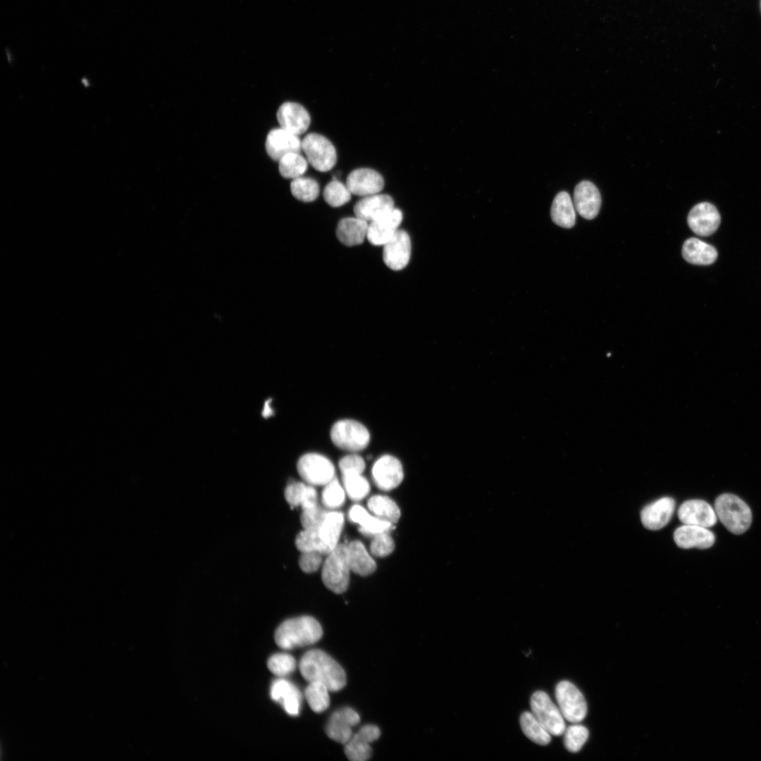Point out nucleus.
<instances>
[{"label":"nucleus","mask_w":761,"mask_h":761,"mask_svg":"<svg viewBox=\"0 0 761 761\" xmlns=\"http://www.w3.org/2000/svg\"><path fill=\"white\" fill-rule=\"evenodd\" d=\"M290 191L297 199L304 202H310L318 197L320 189L318 182L314 179L300 176L292 180Z\"/></svg>","instance_id":"4c0bfd02"},{"label":"nucleus","mask_w":761,"mask_h":761,"mask_svg":"<svg viewBox=\"0 0 761 761\" xmlns=\"http://www.w3.org/2000/svg\"><path fill=\"white\" fill-rule=\"evenodd\" d=\"M682 256L690 264L710 265L717 259V252L713 246L698 238L691 237L683 245Z\"/></svg>","instance_id":"bb28decb"},{"label":"nucleus","mask_w":761,"mask_h":761,"mask_svg":"<svg viewBox=\"0 0 761 761\" xmlns=\"http://www.w3.org/2000/svg\"><path fill=\"white\" fill-rule=\"evenodd\" d=\"M675 509V501L663 497L646 505L641 512L643 525L650 530H660L670 521Z\"/></svg>","instance_id":"412c9836"},{"label":"nucleus","mask_w":761,"mask_h":761,"mask_svg":"<svg viewBox=\"0 0 761 761\" xmlns=\"http://www.w3.org/2000/svg\"><path fill=\"white\" fill-rule=\"evenodd\" d=\"M373 480L383 490H390L402 482L403 469L400 462L395 457L385 454L378 458L371 470Z\"/></svg>","instance_id":"9b49d317"},{"label":"nucleus","mask_w":761,"mask_h":761,"mask_svg":"<svg viewBox=\"0 0 761 761\" xmlns=\"http://www.w3.org/2000/svg\"><path fill=\"white\" fill-rule=\"evenodd\" d=\"M402 221V211L393 207L369 223L367 240L373 245L383 246L399 230Z\"/></svg>","instance_id":"9d476101"},{"label":"nucleus","mask_w":761,"mask_h":761,"mask_svg":"<svg viewBox=\"0 0 761 761\" xmlns=\"http://www.w3.org/2000/svg\"><path fill=\"white\" fill-rule=\"evenodd\" d=\"M360 721L358 713L349 707L335 711L330 717L326 732L333 741L345 744L352 736V727Z\"/></svg>","instance_id":"dca6fc26"},{"label":"nucleus","mask_w":761,"mask_h":761,"mask_svg":"<svg viewBox=\"0 0 761 761\" xmlns=\"http://www.w3.org/2000/svg\"><path fill=\"white\" fill-rule=\"evenodd\" d=\"M574 204L579 214L590 220L598 214L601 196L598 189L591 182L583 180L578 183L574 192Z\"/></svg>","instance_id":"aec40b11"},{"label":"nucleus","mask_w":761,"mask_h":761,"mask_svg":"<svg viewBox=\"0 0 761 761\" xmlns=\"http://www.w3.org/2000/svg\"><path fill=\"white\" fill-rule=\"evenodd\" d=\"M555 698L564 718L571 723H579L587 714L583 695L571 682L562 681L555 688Z\"/></svg>","instance_id":"6e6552de"},{"label":"nucleus","mask_w":761,"mask_h":761,"mask_svg":"<svg viewBox=\"0 0 761 761\" xmlns=\"http://www.w3.org/2000/svg\"><path fill=\"white\" fill-rule=\"evenodd\" d=\"M349 519L359 524V530L362 534L371 537L384 531H389L392 526V523L370 514L359 505H354L351 507Z\"/></svg>","instance_id":"a878e982"},{"label":"nucleus","mask_w":761,"mask_h":761,"mask_svg":"<svg viewBox=\"0 0 761 761\" xmlns=\"http://www.w3.org/2000/svg\"><path fill=\"white\" fill-rule=\"evenodd\" d=\"M266 150L268 156L278 161L285 155L301 152L302 141L299 136L282 128L272 129L266 136Z\"/></svg>","instance_id":"f3484780"},{"label":"nucleus","mask_w":761,"mask_h":761,"mask_svg":"<svg viewBox=\"0 0 761 761\" xmlns=\"http://www.w3.org/2000/svg\"><path fill=\"white\" fill-rule=\"evenodd\" d=\"M295 545L302 552L316 551L323 555H327L333 550L323 541L318 529H304L297 536Z\"/></svg>","instance_id":"f704fd0d"},{"label":"nucleus","mask_w":761,"mask_h":761,"mask_svg":"<svg viewBox=\"0 0 761 761\" xmlns=\"http://www.w3.org/2000/svg\"><path fill=\"white\" fill-rule=\"evenodd\" d=\"M344 523L343 514L336 511H328L318 528L320 537L323 541L332 549L338 544V540L342 529Z\"/></svg>","instance_id":"7c9ffc66"},{"label":"nucleus","mask_w":761,"mask_h":761,"mask_svg":"<svg viewBox=\"0 0 761 761\" xmlns=\"http://www.w3.org/2000/svg\"><path fill=\"white\" fill-rule=\"evenodd\" d=\"M322 635L321 626L316 619L302 616L283 621L276 629L274 637L280 648L290 650L314 644Z\"/></svg>","instance_id":"f03ea898"},{"label":"nucleus","mask_w":761,"mask_h":761,"mask_svg":"<svg viewBox=\"0 0 761 761\" xmlns=\"http://www.w3.org/2000/svg\"><path fill=\"white\" fill-rule=\"evenodd\" d=\"M301 478L311 485H325L335 478V467L326 457L317 453H307L297 462Z\"/></svg>","instance_id":"1a4fd4ad"},{"label":"nucleus","mask_w":761,"mask_h":761,"mask_svg":"<svg viewBox=\"0 0 761 761\" xmlns=\"http://www.w3.org/2000/svg\"><path fill=\"white\" fill-rule=\"evenodd\" d=\"M369 223L357 217L340 221L336 236L341 243L352 247L361 244L367 236Z\"/></svg>","instance_id":"393cba45"},{"label":"nucleus","mask_w":761,"mask_h":761,"mask_svg":"<svg viewBox=\"0 0 761 761\" xmlns=\"http://www.w3.org/2000/svg\"><path fill=\"white\" fill-rule=\"evenodd\" d=\"M351 195L347 186L337 180L328 182L323 192L324 200L333 207L344 205L351 199Z\"/></svg>","instance_id":"58836bf2"},{"label":"nucleus","mask_w":761,"mask_h":761,"mask_svg":"<svg viewBox=\"0 0 761 761\" xmlns=\"http://www.w3.org/2000/svg\"><path fill=\"white\" fill-rule=\"evenodd\" d=\"M270 694L273 700L282 704L287 714L292 716L299 714L302 695L299 689L290 681L283 677L273 681Z\"/></svg>","instance_id":"5701e85b"},{"label":"nucleus","mask_w":761,"mask_h":761,"mask_svg":"<svg viewBox=\"0 0 761 761\" xmlns=\"http://www.w3.org/2000/svg\"><path fill=\"white\" fill-rule=\"evenodd\" d=\"M531 712L545 729L553 736H560L566 729L564 718L558 706L544 691L535 692L531 698Z\"/></svg>","instance_id":"0eeeda50"},{"label":"nucleus","mask_w":761,"mask_h":761,"mask_svg":"<svg viewBox=\"0 0 761 761\" xmlns=\"http://www.w3.org/2000/svg\"><path fill=\"white\" fill-rule=\"evenodd\" d=\"M330 438L338 447L354 452L366 447L370 434L359 422L343 419L334 423L330 431Z\"/></svg>","instance_id":"423d86ee"},{"label":"nucleus","mask_w":761,"mask_h":761,"mask_svg":"<svg viewBox=\"0 0 761 761\" xmlns=\"http://www.w3.org/2000/svg\"><path fill=\"white\" fill-rule=\"evenodd\" d=\"M302 150L308 163L318 171H328L337 162V153L333 144L320 134L307 135L302 141Z\"/></svg>","instance_id":"39448f33"},{"label":"nucleus","mask_w":761,"mask_h":761,"mask_svg":"<svg viewBox=\"0 0 761 761\" xmlns=\"http://www.w3.org/2000/svg\"><path fill=\"white\" fill-rule=\"evenodd\" d=\"M674 540L681 548L706 549L714 544L715 537L707 528L683 524L675 530Z\"/></svg>","instance_id":"4be33fe9"},{"label":"nucleus","mask_w":761,"mask_h":761,"mask_svg":"<svg viewBox=\"0 0 761 761\" xmlns=\"http://www.w3.org/2000/svg\"><path fill=\"white\" fill-rule=\"evenodd\" d=\"M346 185L352 194L364 197L379 193L384 187V180L376 171L361 168L348 175Z\"/></svg>","instance_id":"4468645a"},{"label":"nucleus","mask_w":761,"mask_h":761,"mask_svg":"<svg viewBox=\"0 0 761 761\" xmlns=\"http://www.w3.org/2000/svg\"><path fill=\"white\" fill-rule=\"evenodd\" d=\"M395 548V543L389 531H384L372 536L370 550L376 557H383L390 555Z\"/></svg>","instance_id":"37998d69"},{"label":"nucleus","mask_w":761,"mask_h":761,"mask_svg":"<svg viewBox=\"0 0 761 761\" xmlns=\"http://www.w3.org/2000/svg\"><path fill=\"white\" fill-rule=\"evenodd\" d=\"M286 501L292 507L300 506L302 509L318 505V495L315 488L309 484L292 482L285 490Z\"/></svg>","instance_id":"c85d7f7f"},{"label":"nucleus","mask_w":761,"mask_h":761,"mask_svg":"<svg viewBox=\"0 0 761 761\" xmlns=\"http://www.w3.org/2000/svg\"><path fill=\"white\" fill-rule=\"evenodd\" d=\"M322 555L316 551L302 552L299 559L300 568L307 573L316 571L322 563Z\"/></svg>","instance_id":"a18cd8bd"},{"label":"nucleus","mask_w":761,"mask_h":761,"mask_svg":"<svg viewBox=\"0 0 761 761\" xmlns=\"http://www.w3.org/2000/svg\"><path fill=\"white\" fill-rule=\"evenodd\" d=\"M350 571L347 545L339 544L327 555L322 569L323 582L331 591L343 593L348 587Z\"/></svg>","instance_id":"20e7f679"},{"label":"nucleus","mask_w":761,"mask_h":761,"mask_svg":"<svg viewBox=\"0 0 761 761\" xmlns=\"http://www.w3.org/2000/svg\"><path fill=\"white\" fill-rule=\"evenodd\" d=\"M394 207L392 198L385 194H375L364 197L355 204V216L368 223Z\"/></svg>","instance_id":"b1692460"},{"label":"nucleus","mask_w":761,"mask_h":761,"mask_svg":"<svg viewBox=\"0 0 761 761\" xmlns=\"http://www.w3.org/2000/svg\"><path fill=\"white\" fill-rule=\"evenodd\" d=\"M347 560L350 570L361 576L373 573L376 568L374 559L359 540H353L347 545Z\"/></svg>","instance_id":"cd10ccee"},{"label":"nucleus","mask_w":761,"mask_h":761,"mask_svg":"<svg viewBox=\"0 0 761 761\" xmlns=\"http://www.w3.org/2000/svg\"><path fill=\"white\" fill-rule=\"evenodd\" d=\"M410 256V238L407 233L403 230H398L395 235L383 245V261L393 271H400L407 266Z\"/></svg>","instance_id":"f8f14e48"},{"label":"nucleus","mask_w":761,"mask_h":761,"mask_svg":"<svg viewBox=\"0 0 761 761\" xmlns=\"http://www.w3.org/2000/svg\"><path fill=\"white\" fill-rule=\"evenodd\" d=\"M380 735L379 728L373 724L362 726L353 734L345 743V753L352 761H365L370 758L372 749L370 743L377 740Z\"/></svg>","instance_id":"6ab92c4d"},{"label":"nucleus","mask_w":761,"mask_h":761,"mask_svg":"<svg viewBox=\"0 0 761 761\" xmlns=\"http://www.w3.org/2000/svg\"><path fill=\"white\" fill-rule=\"evenodd\" d=\"M717 519L730 532L738 535L745 532L752 522V513L748 505L738 496L724 493L714 502Z\"/></svg>","instance_id":"7ed1b4c3"},{"label":"nucleus","mask_w":761,"mask_h":761,"mask_svg":"<svg viewBox=\"0 0 761 761\" xmlns=\"http://www.w3.org/2000/svg\"><path fill=\"white\" fill-rule=\"evenodd\" d=\"M308 161L299 152H292L283 156L278 161L280 175L287 179L302 176L308 167Z\"/></svg>","instance_id":"72a5a7b5"},{"label":"nucleus","mask_w":761,"mask_h":761,"mask_svg":"<svg viewBox=\"0 0 761 761\" xmlns=\"http://www.w3.org/2000/svg\"><path fill=\"white\" fill-rule=\"evenodd\" d=\"M720 221L718 210L708 202H701L694 206L687 218L690 228L700 236L712 235L718 228Z\"/></svg>","instance_id":"ddd939ff"},{"label":"nucleus","mask_w":761,"mask_h":761,"mask_svg":"<svg viewBox=\"0 0 761 761\" xmlns=\"http://www.w3.org/2000/svg\"><path fill=\"white\" fill-rule=\"evenodd\" d=\"M339 468L341 473L354 471L362 474L365 469V462L361 456L351 454L340 460Z\"/></svg>","instance_id":"49530a36"},{"label":"nucleus","mask_w":761,"mask_h":761,"mask_svg":"<svg viewBox=\"0 0 761 761\" xmlns=\"http://www.w3.org/2000/svg\"><path fill=\"white\" fill-rule=\"evenodd\" d=\"M276 117L280 128L298 136L307 131L311 122L307 109L301 104L292 101L280 105Z\"/></svg>","instance_id":"a211bd4d"},{"label":"nucleus","mask_w":761,"mask_h":761,"mask_svg":"<svg viewBox=\"0 0 761 761\" xmlns=\"http://www.w3.org/2000/svg\"><path fill=\"white\" fill-rule=\"evenodd\" d=\"M328 511L319 505L302 509L300 521L304 529H318Z\"/></svg>","instance_id":"c03bdc74"},{"label":"nucleus","mask_w":761,"mask_h":761,"mask_svg":"<svg viewBox=\"0 0 761 761\" xmlns=\"http://www.w3.org/2000/svg\"><path fill=\"white\" fill-rule=\"evenodd\" d=\"M520 725L524 735L533 742L540 745H546L550 742L551 734L531 712H525L521 715Z\"/></svg>","instance_id":"473e14b6"},{"label":"nucleus","mask_w":761,"mask_h":761,"mask_svg":"<svg viewBox=\"0 0 761 761\" xmlns=\"http://www.w3.org/2000/svg\"><path fill=\"white\" fill-rule=\"evenodd\" d=\"M295 658L287 653H276L271 656L267 662L268 669L278 677H284L296 669Z\"/></svg>","instance_id":"a19ab883"},{"label":"nucleus","mask_w":761,"mask_h":761,"mask_svg":"<svg viewBox=\"0 0 761 761\" xmlns=\"http://www.w3.org/2000/svg\"><path fill=\"white\" fill-rule=\"evenodd\" d=\"M303 678L309 682H320L330 691L345 687L347 679L342 667L325 652L314 649L305 652L299 664Z\"/></svg>","instance_id":"f257e3e1"},{"label":"nucleus","mask_w":761,"mask_h":761,"mask_svg":"<svg viewBox=\"0 0 761 761\" xmlns=\"http://www.w3.org/2000/svg\"><path fill=\"white\" fill-rule=\"evenodd\" d=\"M550 215L552 221L560 227L571 228L574 225V204L567 192L562 191L555 196L551 206Z\"/></svg>","instance_id":"c756f323"},{"label":"nucleus","mask_w":761,"mask_h":761,"mask_svg":"<svg viewBox=\"0 0 761 761\" xmlns=\"http://www.w3.org/2000/svg\"><path fill=\"white\" fill-rule=\"evenodd\" d=\"M564 734V746L571 753L579 752L589 736L586 727L575 723L567 727Z\"/></svg>","instance_id":"ea45409f"},{"label":"nucleus","mask_w":761,"mask_h":761,"mask_svg":"<svg viewBox=\"0 0 761 761\" xmlns=\"http://www.w3.org/2000/svg\"><path fill=\"white\" fill-rule=\"evenodd\" d=\"M760 7H761V1H760Z\"/></svg>","instance_id":"de8ad7c7"},{"label":"nucleus","mask_w":761,"mask_h":761,"mask_svg":"<svg viewBox=\"0 0 761 761\" xmlns=\"http://www.w3.org/2000/svg\"><path fill=\"white\" fill-rule=\"evenodd\" d=\"M328 688L320 682H309L304 691L305 698L311 709L320 713L330 705Z\"/></svg>","instance_id":"e433bc0d"},{"label":"nucleus","mask_w":761,"mask_h":761,"mask_svg":"<svg viewBox=\"0 0 761 761\" xmlns=\"http://www.w3.org/2000/svg\"><path fill=\"white\" fill-rule=\"evenodd\" d=\"M678 517L683 524L707 528L714 526L717 520L714 509L702 500L685 501L678 509Z\"/></svg>","instance_id":"2eb2a0df"},{"label":"nucleus","mask_w":761,"mask_h":761,"mask_svg":"<svg viewBox=\"0 0 761 761\" xmlns=\"http://www.w3.org/2000/svg\"><path fill=\"white\" fill-rule=\"evenodd\" d=\"M369 509L377 517L396 523L400 516V511L397 504L385 495H374L367 502Z\"/></svg>","instance_id":"2f4dec72"},{"label":"nucleus","mask_w":761,"mask_h":761,"mask_svg":"<svg viewBox=\"0 0 761 761\" xmlns=\"http://www.w3.org/2000/svg\"><path fill=\"white\" fill-rule=\"evenodd\" d=\"M345 498V490L335 477L325 485L322 492V503L326 507H340L344 504Z\"/></svg>","instance_id":"79ce46f5"},{"label":"nucleus","mask_w":761,"mask_h":761,"mask_svg":"<svg viewBox=\"0 0 761 761\" xmlns=\"http://www.w3.org/2000/svg\"><path fill=\"white\" fill-rule=\"evenodd\" d=\"M344 488L348 496L354 501L363 499L370 490L369 483L361 473L348 471L342 473Z\"/></svg>","instance_id":"c9c22d12"}]
</instances>
